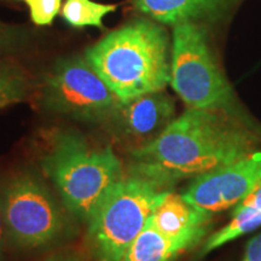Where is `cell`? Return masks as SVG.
Wrapping results in <instances>:
<instances>
[{"mask_svg": "<svg viewBox=\"0 0 261 261\" xmlns=\"http://www.w3.org/2000/svg\"><path fill=\"white\" fill-rule=\"evenodd\" d=\"M260 136L238 109L187 108L155 140L129 150V169L174 187L260 148Z\"/></svg>", "mask_w": 261, "mask_h": 261, "instance_id": "obj_1", "label": "cell"}, {"mask_svg": "<svg viewBox=\"0 0 261 261\" xmlns=\"http://www.w3.org/2000/svg\"><path fill=\"white\" fill-rule=\"evenodd\" d=\"M85 58L122 103L171 83L172 41L162 23L130 21L87 48Z\"/></svg>", "mask_w": 261, "mask_h": 261, "instance_id": "obj_2", "label": "cell"}, {"mask_svg": "<svg viewBox=\"0 0 261 261\" xmlns=\"http://www.w3.org/2000/svg\"><path fill=\"white\" fill-rule=\"evenodd\" d=\"M41 168L65 211L86 224L123 175L122 162L110 146L92 145L74 132L52 136Z\"/></svg>", "mask_w": 261, "mask_h": 261, "instance_id": "obj_3", "label": "cell"}, {"mask_svg": "<svg viewBox=\"0 0 261 261\" xmlns=\"http://www.w3.org/2000/svg\"><path fill=\"white\" fill-rule=\"evenodd\" d=\"M172 185L129 169L108 192L87 223V246L94 261H122Z\"/></svg>", "mask_w": 261, "mask_h": 261, "instance_id": "obj_4", "label": "cell"}, {"mask_svg": "<svg viewBox=\"0 0 261 261\" xmlns=\"http://www.w3.org/2000/svg\"><path fill=\"white\" fill-rule=\"evenodd\" d=\"M6 238L19 250H37L64 240L71 226L63 207L38 175L19 173L0 189Z\"/></svg>", "mask_w": 261, "mask_h": 261, "instance_id": "obj_5", "label": "cell"}, {"mask_svg": "<svg viewBox=\"0 0 261 261\" xmlns=\"http://www.w3.org/2000/svg\"><path fill=\"white\" fill-rule=\"evenodd\" d=\"M169 84L190 109H236L232 87L215 60L201 23L173 25Z\"/></svg>", "mask_w": 261, "mask_h": 261, "instance_id": "obj_6", "label": "cell"}, {"mask_svg": "<svg viewBox=\"0 0 261 261\" xmlns=\"http://www.w3.org/2000/svg\"><path fill=\"white\" fill-rule=\"evenodd\" d=\"M45 109L76 121L108 125L122 106L86 58H62L45 74L40 87Z\"/></svg>", "mask_w": 261, "mask_h": 261, "instance_id": "obj_7", "label": "cell"}, {"mask_svg": "<svg viewBox=\"0 0 261 261\" xmlns=\"http://www.w3.org/2000/svg\"><path fill=\"white\" fill-rule=\"evenodd\" d=\"M261 184V149L192 179L182 197L215 214L236 207Z\"/></svg>", "mask_w": 261, "mask_h": 261, "instance_id": "obj_8", "label": "cell"}, {"mask_svg": "<svg viewBox=\"0 0 261 261\" xmlns=\"http://www.w3.org/2000/svg\"><path fill=\"white\" fill-rule=\"evenodd\" d=\"M175 104L163 91L137 97L123 103L107 127L129 150L155 140L174 120Z\"/></svg>", "mask_w": 261, "mask_h": 261, "instance_id": "obj_9", "label": "cell"}, {"mask_svg": "<svg viewBox=\"0 0 261 261\" xmlns=\"http://www.w3.org/2000/svg\"><path fill=\"white\" fill-rule=\"evenodd\" d=\"M213 215L196 208L181 194L172 190L156 205L149 221L160 232L188 250L205 237Z\"/></svg>", "mask_w": 261, "mask_h": 261, "instance_id": "obj_10", "label": "cell"}, {"mask_svg": "<svg viewBox=\"0 0 261 261\" xmlns=\"http://www.w3.org/2000/svg\"><path fill=\"white\" fill-rule=\"evenodd\" d=\"M230 0H133L143 15L159 23L174 25L214 18L226 8Z\"/></svg>", "mask_w": 261, "mask_h": 261, "instance_id": "obj_11", "label": "cell"}, {"mask_svg": "<svg viewBox=\"0 0 261 261\" xmlns=\"http://www.w3.org/2000/svg\"><path fill=\"white\" fill-rule=\"evenodd\" d=\"M261 226V184L246 200L234 207L228 223L205 240L200 255L204 256L236 238L253 232Z\"/></svg>", "mask_w": 261, "mask_h": 261, "instance_id": "obj_12", "label": "cell"}, {"mask_svg": "<svg viewBox=\"0 0 261 261\" xmlns=\"http://www.w3.org/2000/svg\"><path fill=\"white\" fill-rule=\"evenodd\" d=\"M185 250L180 244L160 232L148 220L122 261H173Z\"/></svg>", "mask_w": 261, "mask_h": 261, "instance_id": "obj_13", "label": "cell"}, {"mask_svg": "<svg viewBox=\"0 0 261 261\" xmlns=\"http://www.w3.org/2000/svg\"><path fill=\"white\" fill-rule=\"evenodd\" d=\"M32 90L28 71L14 60L0 58V109L27 100Z\"/></svg>", "mask_w": 261, "mask_h": 261, "instance_id": "obj_14", "label": "cell"}, {"mask_svg": "<svg viewBox=\"0 0 261 261\" xmlns=\"http://www.w3.org/2000/svg\"><path fill=\"white\" fill-rule=\"evenodd\" d=\"M116 8V5L99 4L93 0H67L61 11L62 17L71 27L104 29L103 18L115 11Z\"/></svg>", "mask_w": 261, "mask_h": 261, "instance_id": "obj_15", "label": "cell"}, {"mask_svg": "<svg viewBox=\"0 0 261 261\" xmlns=\"http://www.w3.org/2000/svg\"><path fill=\"white\" fill-rule=\"evenodd\" d=\"M28 5L33 23L48 25L61 10L62 0H23Z\"/></svg>", "mask_w": 261, "mask_h": 261, "instance_id": "obj_16", "label": "cell"}, {"mask_svg": "<svg viewBox=\"0 0 261 261\" xmlns=\"http://www.w3.org/2000/svg\"><path fill=\"white\" fill-rule=\"evenodd\" d=\"M21 42L22 38L19 37L17 31L6 25L0 27V55L16 50Z\"/></svg>", "mask_w": 261, "mask_h": 261, "instance_id": "obj_17", "label": "cell"}, {"mask_svg": "<svg viewBox=\"0 0 261 261\" xmlns=\"http://www.w3.org/2000/svg\"><path fill=\"white\" fill-rule=\"evenodd\" d=\"M41 261H89L83 252L76 249H63L51 254Z\"/></svg>", "mask_w": 261, "mask_h": 261, "instance_id": "obj_18", "label": "cell"}, {"mask_svg": "<svg viewBox=\"0 0 261 261\" xmlns=\"http://www.w3.org/2000/svg\"><path fill=\"white\" fill-rule=\"evenodd\" d=\"M241 261H261V233L253 237L247 243Z\"/></svg>", "mask_w": 261, "mask_h": 261, "instance_id": "obj_19", "label": "cell"}, {"mask_svg": "<svg viewBox=\"0 0 261 261\" xmlns=\"http://www.w3.org/2000/svg\"><path fill=\"white\" fill-rule=\"evenodd\" d=\"M5 238H6L5 221H4V214H3L2 200H0V257H2V255H3V249H4Z\"/></svg>", "mask_w": 261, "mask_h": 261, "instance_id": "obj_20", "label": "cell"}, {"mask_svg": "<svg viewBox=\"0 0 261 261\" xmlns=\"http://www.w3.org/2000/svg\"><path fill=\"white\" fill-rule=\"evenodd\" d=\"M3 25H5V24H3V23H2V22H0V27H3Z\"/></svg>", "mask_w": 261, "mask_h": 261, "instance_id": "obj_21", "label": "cell"}, {"mask_svg": "<svg viewBox=\"0 0 261 261\" xmlns=\"http://www.w3.org/2000/svg\"><path fill=\"white\" fill-rule=\"evenodd\" d=\"M22 2H23V0H22Z\"/></svg>", "mask_w": 261, "mask_h": 261, "instance_id": "obj_22", "label": "cell"}]
</instances>
